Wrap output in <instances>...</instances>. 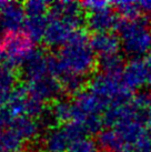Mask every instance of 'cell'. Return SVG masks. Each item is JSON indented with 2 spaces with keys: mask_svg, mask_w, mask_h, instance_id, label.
<instances>
[{
  "mask_svg": "<svg viewBox=\"0 0 151 152\" xmlns=\"http://www.w3.org/2000/svg\"><path fill=\"white\" fill-rule=\"evenodd\" d=\"M77 30L67 25L66 22H63L62 20H60L59 18L49 15L43 42L46 43V46L51 48H61L69 41V39L71 38V36Z\"/></svg>",
  "mask_w": 151,
  "mask_h": 152,
  "instance_id": "30bf717a",
  "label": "cell"
},
{
  "mask_svg": "<svg viewBox=\"0 0 151 152\" xmlns=\"http://www.w3.org/2000/svg\"><path fill=\"white\" fill-rule=\"evenodd\" d=\"M59 81L62 86L63 92H67L69 94L76 96L84 89V78L77 75L65 73L59 78Z\"/></svg>",
  "mask_w": 151,
  "mask_h": 152,
  "instance_id": "7402d4cb",
  "label": "cell"
},
{
  "mask_svg": "<svg viewBox=\"0 0 151 152\" xmlns=\"http://www.w3.org/2000/svg\"><path fill=\"white\" fill-rule=\"evenodd\" d=\"M122 80L130 90L151 88V56L132 58L123 68Z\"/></svg>",
  "mask_w": 151,
  "mask_h": 152,
  "instance_id": "5b68a950",
  "label": "cell"
},
{
  "mask_svg": "<svg viewBox=\"0 0 151 152\" xmlns=\"http://www.w3.org/2000/svg\"><path fill=\"white\" fill-rule=\"evenodd\" d=\"M47 26H48L47 16H34V17H27L23 29L25 34L34 42H39L45 38Z\"/></svg>",
  "mask_w": 151,
  "mask_h": 152,
  "instance_id": "ac0fdd59",
  "label": "cell"
},
{
  "mask_svg": "<svg viewBox=\"0 0 151 152\" xmlns=\"http://www.w3.org/2000/svg\"><path fill=\"white\" fill-rule=\"evenodd\" d=\"M9 128H11L13 131H16L22 139L26 141L34 140L40 134L42 127L39 120L26 115L21 117H13L11 122L9 124Z\"/></svg>",
  "mask_w": 151,
  "mask_h": 152,
  "instance_id": "9a60e30c",
  "label": "cell"
},
{
  "mask_svg": "<svg viewBox=\"0 0 151 152\" xmlns=\"http://www.w3.org/2000/svg\"><path fill=\"white\" fill-rule=\"evenodd\" d=\"M25 88L30 98L43 104L46 102L57 101L63 92L62 86L59 79L52 76H47L38 80L29 81L25 85Z\"/></svg>",
  "mask_w": 151,
  "mask_h": 152,
  "instance_id": "8992f818",
  "label": "cell"
},
{
  "mask_svg": "<svg viewBox=\"0 0 151 152\" xmlns=\"http://www.w3.org/2000/svg\"><path fill=\"white\" fill-rule=\"evenodd\" d=\"M4 51H2V47H1V40H0V66H1V61L4 60Z\"/></svg>",
  "mask_w": 151,
  "mask_h": 152,
  "instance_id": "4dcf8cb0",
  "label": "cell"
},
{
  "mask_svg": "<svg viewBox=\"0 0 151 152\" xmlns=\"http://www.w3.org/2000/svg\"><path fill=\"white\" fill-rule=\"evenodd\" d=\"M90 43L95 52L100 57L119 53V49L121 47L119 37L111 32L95 34L90 39Z\"/></svg>",
  "mask_w": 151,
  "mask_h": 152,
  "instance_id": "5bb4252c",
  "label": "cell"
},
{
  "mask_svg": "<svg viewBox=\"0 0 151 152\" xmlns=\"http://www.w3.org/2000/svg\"><path fill=\"white\" fill-rule=\"evenodd\" d=\"M13 69L7 64L0 66V108L8 103L10 94L16 88L17 76Z\"/></svg>",
  "mask_w": 151,
  "mask_h": 152,
  "instance_id": "2e32d148",
  "label": "cell"
},
{
  "mask_svg": "<svg viewBox=\"0 0 151 152\" xmlns=\"http://www.w3.org/2000/svg\"><path fill=\"white\" fill-rule=\"evenodd\" d=\"M49 57L50 55L46 53L41 49H36L29 56V58L21 66L22 76L27 80V82L50 76Z\"/></svg>",
  "mask_w": 151,
  "mask_h": 152,
  "instance_id": "9c48e42d",
  "label": "cell"
},
{
  "mask_svg": "<svg viewBox=\"0 0 151 152\" xmlns=\"http://www.w3.org/2000/svg\"><path fill=\"white\" fill-rule=\"evenodd\" d=\"M84 9L88 10L89 12H95V11H99L102 9L110 8L111 4L108 1H102V0H90V1H84L81 2Z\"/></svg>",
  "mask_w": 151,
  "mask_h": 152,
  "instance_id": "4316f807",
  "label": "cell"
},
{
  "mask_svg": "<svg viewBox=\"0 0 151 152\" xmlns=\"http://www.w3.org/2000/svg\"><path fill=\"white\" fill-rule=\"evenodd\" d=\"M23 152H46V151L38 148H31V149H28V150H25Z\"/></svg>",
  "mask_w": 151,
  "mask_h": 152,
  "instance_id": "f546056e",
  "label": "cell"
},
{
  "mask_svg": "<svg viewBox=\"0 0 151 152\" xmlns=\"http://www.w3.org/2000/svg\"><path fill=\"white\" fill-rule=\"evenodd\" d=\"M1 47L7 64L12 68L21 67L36 50L34 41L21 31L4 34L1 39Z\"/></svg>",
  "mask_w": 151,
  "mask_h": 152,
  "instance_id": "277c9868",
  "label": "cell"
},
{
  "mask_svg": "<svg viewBox=\"0 0 151 152\" xmlns=\"http://www.w3.org/2000/svg\"><path fill=\"white\" fill-rule=\"evenodd\" d=\"M88 89L105 102L108 109L130 101L131 90L123 82L122 75L114 76L100 72L92 78Z\"/></svg>",
  "mask_w": 151,
  "mask_h": 152,
  "instance_id": "3957f363",
  "label": "cell"
},
{
  "mask_svg": "<svg viewBox=\"0 0 151 152\" xmlns=\"http://www.w3.org/2000/svg\"><path fill=\"white\" fill-rule=\"evenodd\" d=\"M27 19L25 7L19 2H7L0 11V31L4 34L20 32Z\"/></svg>",
  "mask_w": 151,
  "mask_h": 152,
  "instance_id": "52a82bcc",
  "label": "cell"
},
{
  "mask_svg": "<svg viewBox=\"0 0 151 152\" xmlns=\"http://www.w3.org/2000/svg\"><path fill=\"white\" fill-rule=\"evenodd\" d=\"M139 7L141 12L151 13V0H144V1H139Z\"/></svg>",
  "mask_w": 151,
  "mask_h": 152,
  "instance_id": "f1b7e54d",
  "label": "cell"
},
{
  "mask_svg": "<svg viewBox=\"0 0 151 152\" xmlns=\"http://www.w3.org/2000/svg\"><path fill=\"white\" fill-rule=\"evenodd\" d=\"M121 47L133 58L144 57L151 50V27L147 19L120 20L117 27Z\"/></svg>",
  "mask_w": 151,
  "mask_h": 152,
  "instance_id": "7a4b0ae2",
  "label": "cell"
},
{
  "mask_svg": "<svg viewBox=\"0 0 151 152\" xmlns=\"http://www.w3.org/2000/svg\"><path fill=\"white\" fill-rule=\"evenodd\" d=\"M0 152H8V151H7V150H6V149L4 148V147H2L1 144H0Z\"/></svg>",
  "mask_w": 151,
  "mask_h": 152,
  "instance_id": "d6a6232c",
  "label": "cell"
},
{
  "mask_svg": "<svg viewBox=\"0 0 151 152\" xmlns=\"http://www.w3.org/2000/svg\"><path fill=\"white\" fill-rule=\"evenodd\" d=\"M29 101V94L25 87H16L10 94L6 109L8 110L13 117L26 115V109Z\"/></svg>",
  "mask_w": 151,
  "mask_h": 152,
  "instance_id": "e0dca14e",
  "label": "cell"
},
{
  "mask_svg": "<svg viewBox=\"0 0 151 152\" xmlns=\"http://www.w3.org/2000/svg\"><path fill=\"white\" fill-rule=\"evenodd\" d=\"M0 144L8 152H20L23 149L25 140L16 131L8 127L0 138Z\"/></svg>",
  "mask_w": 151,
  "mask_h": 152,
  "instance_id": "44dd1931",
  "label": "cell"
},
{
  "mask_svg": "<svg viewBox=\"0 0 151 152\" xmlns=\"http://www.w3.org/2000/svg\"><path fill=\"white\" fill-rule=\"evenodd\" d=\"M69 152H99V147L93 140L84 137L72 142Z\"/></svg>",
  "mask_w": 151,
  "mask_h": 152,
  "instance_id": "484cf974",
  "label": "cell"
},
{
  "mask_svg": "<svg viewBox=\"0 0 151 152\" xmlns=\"http://www.w3.org/2000/svg\"><path fill=\"white\" fill-rule=\"evenodd\" d=\"M50 111L57 123H69L72 121V102L65 100V99H58L57 101L52 103Z\"/></svg>",
  "mask_w": 151,
  "mask_h": 152,
  "instance_id": "d6986e66",
  "label": "cell"
},
{
  "mask_svg": "<svg viewBox=\"0 0 151 152\" xmlns=\"http://www.w3.org/2000/svg\"><path fill=\"white\" fill-rule=\"evenodd\" d=\"M12 118L13 115H11V113L4 107L0 108V138H1V135L4 134V131L8 129Z\"/></svg>",
  "mask_w": 151,
  "mask_h": 152,
  "instance_id": "83f0119b",
  "label": "cell"
},
{
  "mask_svg": "<svg viewBox=\"0 0 151 152\" xmlns=\"http://www.w3.org/2000/svg\"><path fill=\"white\" fill-rule=\"evenodd\" d=\"M50 2L43 0H31L23 4L27 17L34 16H46L47 11L50 9Z\"/></svg>",
  "mask_w": 151,
  "mask_h": 152,
  "instance_id": "d4e9b609",
  "label": "cell"
},
{
  "mask_svg": "<svg viewBox=\"0 0 151 152\" xmlns=\"http://www.w3.org/2000/svg\"><path fill=\"white\" fill-rule=\"evenodd\" d=\"M119 22L120 20L118 18L117 13L111 8L90 12L87 17L88 28L95 34L110 32V30L114 29V28L117 29Z\"/></svg>",
  "mask_w": 151,
  "mask_h": 152,
  "instance_id": "8fae6325",
  "label": "cell"
},
{
  "mask_svg": "<svg viewBox=\"0 0 151 152\" xmlns=\"http://www.w3.org/2000/svg\"><path fill=\"white\" fill-rule=\"evenodd\" d=\"M113 6L116 7V10L121 15L123 19L126 20H132L139 18V12L141 11L138 2L134 1H117Z\"/></svg>",
  "mask_w": 151,
  "mask_h": 152,
  "instance_id": "cb8c5ba5",
  "label": "cell"
},
{
  "mask_svg": "<svg viewBox=\"0 0 151 152\" xmlns=\"http://www.w3.org/2000/svg\"><path fill=\"white\" fill-rule=\"evenodd\" d=\"M72 141L63 126L49 129L43 135V150L46 152H69Z\"/></svg>",
  "mask_w": 151,
  "mask_h": 152,
  "instance_id": "4fadbf2b",
  "label": "cell"
},
{
  "mask_svg": "<svg viewBox=\"0 0 151 152\" xmlns=\"http://www.w3.org/2000/svg\"><path fill=\"white\" fill-rule=\"evenodd\" d=\"M6 4H7V2H6V1H0V11H1V9L4 8Z\"/></svg>",
  "mask_w": 151,
  "mask_h": 152,
  "instance_id": "1f68e13d",
  "label": "cell"
},
{
  "mask_svg": "<svg viewBox=\"0 0 151 152\" xmlns=\"http://www.w3.org/2000/svg\"><path fill=\"white\" fill-rule=\"evenodd\" d=\"M132 100L142 114L146 124L149 126L151 129V92L140 93Z\"/></svg>",
  "mask_w": 151,
  "mask_h": 152,
  "instance_id": "603a6c76",
  "label": "cell"
},
{
  "mask_svg": "<svg viewBox=\"0 0 151 152\" xmlns=\"http://www.w3.org/2000/svg\"><path fill=\"white\" fill-rule=\"evenodd\" d=\"M97 141L98 147L103 152H133L131 144L112 128L101 130Z\"/></svg>",
  "mask_w": 151,
  "mask_h": 152,
  "instance_id": "7c38bea8",
  "label": "cell"
},
{
  "mask_svg": "<svg viewBox=\"0 0 151 152\" xmlns=\"http://www.w3.org/2000/svg\"><path fill=\"white\" fill-rule=\"evenodd\" d=\"M60 76L72 73L84 77L90 75L97 64V53L84 30H77L66 45L58 51Z\"/></svg>",
  "mask_w": 151,
  "mask_h": 152,
  "instance_id": "6da1fadb",
  "label": "cell"
},
{
  "mask_svg": "<svg viewBox=\"0 0 151 152\" xmlns=\"http://www.w3.org/2000/svg\"><path fill=\"white\" fill-rule=\"evenodd\" d=\"M98 64L101 69V72L107 73V75L121 76L123 68H125L123 67V59L119 53L100 57Z\"/></svg>",
  "mask_w": 151,
  "mask_h": 152,
  "instance_id": "ffe728a7",
  "label": "cell"
},
{
  "mask_svg": "<svg viewBox=\"0 0 151 152\" xmlns=\"http://www.w3.org/2000/svg\"><path fill=\"white\" fill-rule=\"evenodd\" d=\"M84 7L77 1H55L50 4V15L66 22L75 30L84 23Z\"/></svg>",
  "mask_w": 151,
  "mask_h": 152,
  "instance_id": "ba28073f",
  "label": "cell"
}]
</instances>
